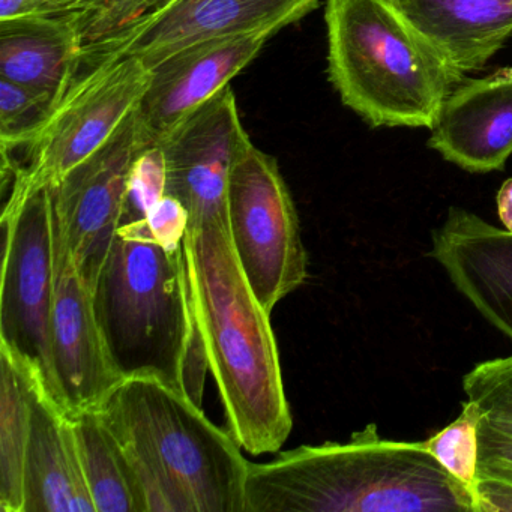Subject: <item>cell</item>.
Segmentation results:
<instances>
[{
  "label": "cell",
  "mask_w": 512,
  "mask_h": 512,
  "mask_svg": "<svg viewBox=\"0 0 512 512\" xmlns=\"http://www.w3.org/2000/svg\"><path fill=\"white\" fill-rule=\"evenodd\" d=\"M440 511L476 512L472 491L422 442L383 439L373 424L251 463L245 487V512Z\"/></svg>",
  "instance_id": "2"
},
{
  "label": "cell",
  "mask_w": 512,
  "mask_h": 512,
  "mask_svg": "<svg viewBox=\"0 0 512 512\" xmlns=\"http://www.w3.org/2000/svg\"><path fill=\"white\" fill-rule=\"evenodd\" d=\"M472 493L476 512H512V464L479 461Z\"/></svg>",
  "instance_id": "26"
},
{
  "label": "cell",
  "mask_w": 512,
  "mask_h": 512,
  "mask_svg": "<svg viewBox=\"0 0 512 512\" xmlns=\"http://www.w3.org/2000/svg\"><path fill=\"white\" fill-rule=\"evenodd\" d=\"M482 418L484 413L481 407L467 400L455 421L427 440H421L422 446L433 455L434 460L470 491L478 473L479 424Z\"/></svg>",
  "instance_id": "23"
},
{
  "label": "cell",
  "mask_w": 512,
  "mask_h": 512,
  "mask_svg": "<svg viewBox=\"0 0 512 512\" xmlns=\"http://www.w3.org/2000/svg\"><path fill=\"white\" fill-rule=\"evenodd\" d=\"M319 0H178L112 43L86 53L136 56L155 68L205 41L260 31L278 32L316 10Z\"/></svg>",
  "instance_id": "11"
},
{
  "label": "cell",
  "mask_w": 512,
  "mask_h": 512,
  "mask_svg": "<svg viewBox=\"0 0 512 512\" xmlns=\"http://www.w3.org/2000/svg\"><path fill=\"white\" fill-rule=\"evenodd\" d=\"M463 77L481 70L512 35V0H389Z\"/></svg>",
  "instance_id": "17"
},
{
  "label": "cell",
  "mask_w": 512,
  "mask_h": 512,
  "mask_svg": "<svg viewBox=\"0 0 512 512\" xmlns=\"http://www.w3.org/2000/svg\"><path fill=\"white\" fill-rule=\"evenodd\" d=\"M227 223L245 277L272 313L307 280L308 257L295 202L277 160L251 139L230 173Z\"/></svg>",
  "instance_id": "7"
},
{
  "label": "cell",
  "mask_w": 512,
  "mask_h": 512,
  "mask_svg": "<svg viewBox=\"0 0 512 512\" xmlns=\"http://www.w3.org/2000/svg\"><path fill=\"white\" fill-rule=\"evenodd\" d=\"M122 377L155 376L202 406L209 371L194 319L184 248L164 250L143 220H124L91 287Z\"/></svg>",
  "instance_id": "3"
},
{
  "label": "cell",
  "mask_w": 512,
  "mask_h": 512,
  "mask_svg": "<svg viewBox=\"0 0 512 512\" xmlns=\"http://www.w3.org/2000/svg\"><path fill=\"white\" fill-rule=\"evenodd\" d=\"M0 224L4 232L0 344L40 379L56 401L50 352L56 290L52 188L14 176Z\"/></svg>",
  "instance_id": "6"
},
{
  "label": "cell",
  "mask_w": 512,
  "mask_h": 512,
  "mask_svg": "<svg viewBox=\"0 0 512 512\" xmlns=\"http://www.w3.org/2000/svg\"><path fill=\"white\" fill-rule=\"evenodd\" d=\"M248 139L235 94L227 86L160 142L167 194L184 203L190 226L227 223L230 173Z\"/></svg>",
  "instance_id": "10"
},
{
  "label": "cell",
  "mask_w": 512,
  "mask_h": 512,
  "mask_svg": "<svg viewBox=\"0 0 512 512\" xmlns=\"http://www.w3.org/2000/svg\"><path fill=\"white\" fill-rule=\"evenodd\" d=\"M463 388L487 418L512 419V355L476 365L464 376Z\"/></svg>",
  "instance_id": "24"
},
{
  "label": "cell",
  "mask_w": 512,
  "mask_h": 512,
  "mask_svg": "<svg viewBox=\"0 0 512 512\" xmlns=\"http://www.w3.org/2000/svg\"><path fill=\"white\" fill-rule=\"evenodd\" d=\"M430 256L484 319L512 340V232L451 208L434 230Z\"/></svg>",
  "instance_id": "14"
},
{
  "label": "cell",
  "mask_w": 512,
  "mask_h": 512,
  "mask_svg": "<svg viewBox=\"0 0 512 512\" xmlns=\"http://www.w3.org/2000/svg\"><path fill=\"white\" fill-rule=\"evenodd\" d=\"M23 512H97L70 418L34 374Z\"/></svg>",
  "instance_id": "16"
},
{
  "label": "cell",
  "mask_w": 512,
  "mask_h": 512,
  "mask_svg": "<svg viewBox=\"0 0 512 512\" xmlns=\"http://www.w3.org/2000/svg\"><path fill=\"white\" fill-rule=\"evenodd\" d=\"M166 194V154L161 143H151L139 152L131 167L124 220H143Z\"/></svg>",
  "instance_id": "25"
},
{
  "label": "cell",
  "mask_w": 512,
  "mask_h": 512,
  "mask_svg": "<svg viewBox=\"0 0 512 512\" xmlns=\"http://www.w3.org/2000/svg\"><path fill=\"white\" fill-rule=\"evenodd\" d=\"M83 67L14 176L56 187L118 133L151 86L152 70L136 56L101 53Z\"/></svg>",
  "instance_id": "8"
},
{
  "label": "cell",
  "mask_w": 512,
  "mask_h": 512,
  "mask_svg": "<svg viewBox=\"0 0 512 512\" xmlns=\"http://www.w3.org/2000/svg\"><path fill=\"white\" fill-rule=\"evenodd\" d=\"M98 409L151 448L197 512H245L251 463L202 406L158 377L140 374L124 377Z\"/></svg>",
  "instance_id": "5"
},
{
  "label": "cell",
  "mask_w": 512,
  "mask_h": 512,
  "mask_svg": "<svg viewBox=\"0 0 512 512\" xmlns=\"http://www.w3.org/2000/svg\"><path fill=\"white\" fill-rule=\"evenodd\" d=\"M328 73L370 127L433 128L463 82L389 0H326Z\"/></svg>",
  "instance_id": "4"
},
{
  "label": "cell",
  "mask_w": 512,
  "mask_h": 512,
  "mask_svg": "<svg viewBox=\"0 0 512 512\" xmlns=\"http://www.w3.org/2000/svg\"><path fill=\"white\" fill-rule=\"evenodd\" d=\"M32 371L0 344V511L25 508Z\"/></svg>",
  "instance_id": "20"
},
{
  "label": "cell",
  "mask_w": 512,
  "mask_h": 512,
  "mask_svg": "<svg viewBox=\"0 0 512 512\" xmlns=\"http://www.w3.org/2000/svg\"><path fill=\"white\" fill-rule=\"evenodd\" d=\"M182 248L194 319L227 428L250 454L278 452L293 419L271 313L245 277L229 224L188 227Z\"/></svg>",
  "instance_id": "1"
},
{
  "label": "cell",
  "mask_w": 512,
  "mask_h": 512,
  "mask_svg": "<svg viewBox=\"0 0 512 512\" xmlns=\"http://www.w3.org/2000/svg\"><path fill=\"white\" fill-rule=\"evenodd\" d=\"M50 352L56 401L67 415L100 406L124 379L98 325L91 286L58 247Z\"/></svg>",
  "instance_id": "12"
},
{
  "label": "cell",
  "mask_w": 512,
  "mask_h": 512,
  "mask_svg": "<svg viewBox=\"0 0 512 512\" xmlns=\"http://www.w3.org/2000/svg\"><path fill=\"white\" fill-rule=\"evenodd\" d=\"M86 53L112 43L178 0H65Z\"/></svg>",
  "instance_id": "21"
},
{
  "label": "cell",
  "mask_w": 512,
  "mask_h": 512,
  "mask_svg": "<svg viewBox=\"0 0 512 512\" xmlns=\"http://www.w3.org/2000/svg\"><path fill=\"white\" fill-rule=\"evenodd\" d=\"M497 215L503 229L512 232V178L503 182L496 197Z\"/></svg>",
  "instance_id": "30"
},
{
  "label": "cell",
  "mask_w": 512,
  "mask_h": 512,
  "mask_svg": "<svg viewBox=\"0 0 512 512\" xmlns=\"http://www.w3.org/2000/svg\"><path fill=\"white\" fill-rule=\"evenodd\" d=\"M428 146L466 172L502 170L512 155V68L455 86Z\"/></svg>",
  "instance_id": "15"
},
{
  "label": "cell",
  "mask_w": 512,
  "mask_h": 512,
  "mask_svg": "<svg viewBox=\"0 0 512 512\" xmlns=\"http://www.w3.org/2000/svg\"><path fill=\"white\" fill-rule=\"evenodd\" d=\"M146 223L155 241L169 251L182 250L185 235L190 227V214L184 203L176 197L166 194L146 215Z\"/></svg>",
  "instance_id": "27"
},
{
  "label": "cell",
  "mask_w": 512,
  "mask_h": 512,
  "mask_svg": "<svg viewBox=\"0 0 512 512\" xmlns=\"http://www.w3.org/2000/svg\"><path fill=\"white\" fill-rule=\"evenodd\" d=\"M151 143L136 110L100 151L52 187L56 247L73 257L91 287L124 220L131 167Z\"/></svg>",
  "instance_id": "9"
},
{
  "label": "cell",
  "mask_w": 512,
  "mask_h": 512,
  "mask_svg": "<svg viewBox=\"0 0 512 512\" xmlns=\"http://www.w3.org/2000/svg\"><path fill=\"white\" fill-rule=\"evenodd\" d=\"M68 418L97 512H148L124 452L98 407L70 413Z\"/></svg>",
  "instance_id": "19"
},
{
  "label": "cell",
  "mask_w": 512,
  "mask_h": 512,
  "mask_svg": "<svg viewBox=\"0 0 512 512\" xmlns=\"http://www.w3.org/2000/svg\"><path fill=\"white\" fill-rule=\"evenodd\" d=\"M479 461L512 464V419L482 418L479 424Z\"/></svg>",
  "instance_id": "28"
},
{
  "label": "cell",
  "mask_w": 512,
  "mask_h": 512,
  "mask_svg": "<svg viewBox=\"0 0 512 512\" xmlns=\"http://www.w3.org/2000/svg\"><path fill=\"white\" fill-rule=\"evenodd\" d=\"M85 47L68 17L0 20V77L61 103L79 76Z\"/></svg>",
  "instance_id": "18"
},
{
  "label": "cell",
  "mask_w": 512,
  "mask_h": 512,
  "mask_svg": "<svg viewBox=\"0 0 512 512\" xmlns=\"http://www.w3.org/2000/svg\"><path fill=\"white\" fill-rule=\"evenodd\" d=\"M67 16L65 0H0V20Z\"/></svg>",
  "instance_id": "29"
},
{
  "label": "cell",
  "mask_w": 512,
  "mask_h": 512,
  "mask_svg": "<svg viewBox=\"0 0 512 512\" xmlns=\"http://www.w3.org/2000/svg\"><path fill=\"white\" fill-rule=\"evenodd\" d=\"M275 34L260 31L205 41L152 68L151 86L137 109L149 140L163 142L185 119L230 86Z\"/></svg>",
  "instance_id": "13"
},
{
  "label": "cell",
  "mask_w": 512,
  "mask_h": 512,
  "mask_svg": "<svg viewBox=\"0 0 512 512\" xmlns=\"http://www.w3.org/2000/svg\"><path fill=\"white\" fill-rule=\"evenodd\" d=\"M58 101L0 77V146L14 154L28 149L43 133Z\"/></svg>",
  "instance_id": "22"
}]
</instances>
